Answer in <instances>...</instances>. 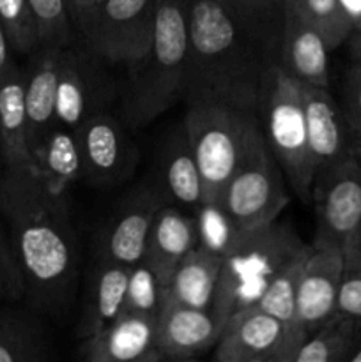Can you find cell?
I'll list each match as a JSON object with an SVG mask.
<instances>
[{"instance_id":"6da1fadb","label":"cell","mask_w":361,"mask_h":362,"mask_svg":"<svg viewBox=\"0 0 361 362\" xmlns=\"http://www.w3.org/2000/svg\"><path fill=\"white\" fill-rule=\"evenodd\" d=\"M0 214L25 283L23 300L35 313L60 320L80 285L81 251L66 197L50 193L32 170H2Z\"/></svg>"},{"instance_id":"7a4b0ae2","label":"cell","mask_w":361,"mask_h":362,"mask_svg":"<svg viewBox=\"0 0 361 362\" xmlns=\"http://www.w3.org/2000/svg\"><path fill=\"white\" fill-rule=\"evenodd\" d=\"M275 55L239 23L225 0H188L186 105L219 103L257 113Z\"/></svg>"},{"instance_id":"3957f363","label":"cell","mask_w":361,"mask_h":362,"mask_svg":"<svg viewBox=\"0 0 361 362\" xmlns=\"http://www.w3.org/2000/svg\"><path fill=\"white\" fill-rule=\"evenodd\" d=\"M188 53V0H158L147 52L130 64L122 88V122L138 131L183 99Z\"/></svg>"},{"instance_id":"277c9868","label":"cell","mask_w":361,"mask_h":362,"mask_svg":"<svg viewBox=\"0 0 361 362\" xmlns=\"http://www.w3.org/2000/svg\"><path fill=\"white\" fill-rule=\"evenodd\" d=\"M292 226L273 221L244 232L223 257L211 313L222 325L255 306L269 283L306 247Z\"/></svg>"},{"instance_id":"5b68a950","label":"cell","mask_w":361,"mask_h":362,"mask_svg":"<svg viewBox=\"0 0 361 362\" xmlns=\"http://www.w3.org/2000/svg\"><path fill=\"white\" fill-rule=\"evenodd\" d=\"M257 115L290 189L303 204L311 202L315 166L308 145L303 83L283 73L276 62L265 74Z\"/></svg>"},{"instance_id":"8992f818","label":"cell","mask_w":361,"mask_h":362,"mask_svg":"<svg viewBox=\"0 0 361 362\" xmlns=\"http://www.w3.org/2000/svg\"><path fill=\"white\" fill-rule=\"evenodd\" d=\"M183 126L200 170L204 200H219L262 129L258 115L219 103H197L188 106Z\"/></svg>"},{"instance_id":"52a82bcc","label":"cell","mask_w":361,"mask_h":362,"mask_svg":"<svg viewBox=\"0 0 361 362\" xmlns=\"http://www.w3.org/2000/svg\"><path fill=\"white\" fill-rule=\"evenodd\" d=\"M287 184L283 170L269 151L260 129L219 202L237 228L250 232L280 218L290 202Z\"/></svg>"},{"instance_id":"ba28073f","label":"cell","mask_w":361,"mask_h":362,"mask_svg":"<svg viewBox=\"0 0 361 362\" xmlns=\"http://www.w3.org/2000/svg\"><path fill=\"white\" fill-rule=\"evenodd\" d=\"M158 0H101L76 20L81 39L108 64L130 66L147 52Z\"/></svg>"},{"instance_id":"9c48e42d","label":"cell","mask_w":361,"mask_h":362,"mask_svg":"<svg viewBox=\"0 0 361 362\" xmlns=\"http://www.w3.org/2000/svg\"><path fill=\"white\" fill-rule=\"evenodd\" d=\"M311 204L317 237L335 243L343 258L361 253V168L353 154L315 173Z\"/></svg>"},{"instance_id":"30bf717a","label":"cell","mask_w":361,"mask_h":362,"mask_svg":"<svg viewBox=\"0 0 361 362\" xmlns=\"http://www.w3.org/2000/svg\"><path fill=\"white\" fill-rule=\"evenodd\" d=\"M106 66L108 62L84 39L62 49L57 88L59 124L74 131L92 115L108 110L117 95V85Z\"/></svg>"},{"instance_id":"8fae6325","label":"cell","mask_w":361,"mask_h":362,"mask_svg":"<svg viewBox=\"0 0 361 362\" xmlns=\"http://www.w3.org/2000/svg\"><path fill=\"white\" fill-rule=\"evenodd\" d=\"M308 332L285 324L258 306L232 315L223 325L212 361L218 362H292Z\"/></svg>"},{"instance_id":"7c38bea8","label":"cell","mask_w":361,"mask_h":362,"mask_svg":"<svg viewBox=\"0 0 361 362\" xmlns=\"http://www.w3.org/2000/svg\"><path fill=\"white\" fill-rule=\"evenodd\" d=\"M81 152L84 179L96 186H117L133 177L140 152L126 124L112 113H96L74 129Z\"/></svg>"},{"instance_id":"4fadbf2b","label":"cell","mask_w":361,"mask_h":362,"mask_svg":"<svg viewBox=\"0 0 361 362\" xmlns=\"http://www.w3.org/2000/svg\"><path fill=\"white\" fill-rule=\"evenodd\" d=\"M165 204L156 184L131 191L99 232L98 257L127 267L144 260L152 221Z\"/></svg>"},{"instance_id":"5bb4252c","label":"cell","mask_w":361,"mask_h":362,"mask_svg":"<svg viewBox=\"0 0 361 362\" xmlns=\"http://www.w3.org/2000/svg\"><path fill=\"white\" fill-rule=\"evenodd\" d=\"M343 255L324 237L315 235L308 247L297 290V322L310 334L336 311Z\"/></svg>"},{"instance_id":"9a60e30c","label":"cell","mask_w":361,"mask_h":362,"mask_svg":"<svg viewBox=\"0 0 361 362\" xmlns=\"http://www.w3.org/2000/svg\"><path fill=\"white\" fill-rule=\"evenodd\" d=\"M223 325L211 311L165 297L156 318V350L161 361H193L214 349Z\"/></svg>"},{"instance_id":"2e32d148","label":"cell","mask_w":361,"mask_h":362,"mask_svg":"<svg viewBox=\"0 0 361 362\" xmlns=\"http://www.w3.org/2000/svg\"><path fill=\"white\" fill-rule=\"evenodd\" d=\"M154 315L122 313L98 334L81 339L78 357L87 362H159Z\"/></svg>"},{"instance_id":"e0dca14e","label":"cell","mask_w":361,"mask_h":362,"mask_svg":"<svg viewBox=\"0 0 361 362\" xmlns=\"http://www.w3.org/2000/svg\"><path fill=\"white\" fill-rule=\"evenodd\" d=\"M329 52L321 32L285 7L276 66L299 83L329 88Z\"/></svg>"},{"instance_id":"ac0fdd59","label":"cell","mask_w":361,"mask_h":362,"mask_svg":"<svg viewBox=\"0 0 361 362\" xmlns=\"http://www.w3.org/2000/svg\"><path fill=\"white\" fill-rule=\"evenodd\" d=\"M66 48V46H64ZM60 46H42L30 53L25 69V110H27L28 145L34 154L46 134L59 126L57 120V88H59ZM34 158V156H32Z\"/></svg>"},{"instance_id":"d6986e66","label":"cell","mask_w":361,"mask_h":362,"mask_svg":"<svg viewBox=\"0 0 361 362\" xmlns=\"http://www.w3.org/2000/svg\"><path fill=\"white\" fill-rule=\"evenodd\" d=\"M308 145L315 173L350 154V134L329 88L303 85Z\"/></svg>"},{"instance_id":"ffe728a7","label":"cell","mask_w":361,"mask_h":362,"mask_svg":"<svg viewBox=\"0 0 361 362\" xmlns=\"http://www.w3.org/2000/svg\"><path fill=\"white\" fill-rule=\"evenodd\" d=\"M154 184L166 204L176 207L195 211L204 202L200 170L183 124L168 134L159 148Z\"/></svg>"},{"instance_id":"44dd1931","label":"cell","mask_w":361,"mask_h":362,"mask_svg":"<svg viewBox=\"0 0 361 362\" xmlns=\"http://www.w3.org/2000/svg\"><path fill=\"white\" fill-rule=\"evenodd\" d=\"M130 271L127 265L96 257L78 322V336L81 339L98 334L124 313Z\"/></svg>"},{"instance_id":"7402d4cb","label":"cell","mask_w":361,"mask_h":362,"mask_svg":"<svg viewBox=\"0 0 361 362\" xmlns=\"http://www.w3.org/2000/svg\"><path fill=\"white\" fill-rule=\"evenodd\" d=\"M0 158L6 170H32L25 110V69L16 62L0 73Z\"/></svg>"},{"instance_id":"603a6c76","label":"cell","mask_w":361,"mask_h":362,"mask_svg":"<svg viewBox=\"0 0 361 362\" xmlns=\"http://www.w3.org/2000/svg\"><path fill=\"white\" fill-rule=\"evenodd\" d=\"M198 244L195 218L176 205L165 204L156 212L147 239L144 260L151 265L165 285L179 262Z\"/></svg>"},{"instance_id":"cb8c5ba5","label":"cell","mask_w":361,"mask_h":362,"mask_svg":"<svg viewBox=\"0 0 361 362\" xmlns=\"http://www.w3.org/2000/svg\"><path fill=\"white\" fill-rule=\"evenodd\" d=\"M34 173L46 189L57 197H66L69 187L84 179L81 152L76 133L69 127H53L34 151Z\"/></svg>"},{"instance_id":"d4e9b609","label":"cell","mask_w":361,"mask_h":362,"mask_svg":"<svg viewBox=\"0 0 361 362\" xmlns=\"http://www.w3.org/2000/svg\"><path fill=\"white\" fill-rule=\"evenodd\" d=\"M41 315L30 306L9 303L0 308V362H46L52 359Z\"/></svg>"},{"instance_id":"484cf974","label":"cell","mask_w":361,"mask_h":362,"mask_svg":"<svg viewBox=\"0 0 361 362\" xmlns=\"http://www.w3.org/2000/svg\"><path fill=\"white\" fill-rule=\"evenodd\" d=\"M222 262V257L198 246L191 250L170 276L166 297L183 306L211 311Z\"/></svg>"},{"instance_id":"4316f807","label":"cell","mask_w":361,"mask_h":362,"mask_svg":"<svg viewBox=\"0 0 361 362\" xmlns=\"http://www.w3.org/2000/svg\"><path fill=\"white\" fill-rule=\"evenodd\" d=\"M360 331L361 320L335 311L306 336L292 362H347Z\"/></svg>"},{"instance_id":"83f0119b","label":"cell","mask_w":361,"mask_h":362,"mask_svg":"<svg viewBox=\"0 0 361 362\" xmlns=\"http://www.w3.org/2000/svg\"><path fill=\"white\" fill-rule=\"evenodd\" d=\"M239 23L275 55L285 21V0H225Z\"/></svg>"},{"instance_id":"f1b7e54d","label":"cell","mask_w":361,"mask_h":362,"mask_svg":"<svg viewBox=\"0 0 361 362\" xmlns=\"http://www.w3.org/2000/svg\"><path fill=\"white\" fill-rule=\"evenodd\" d=\"M308 247H310V244L269 283L264 296L255 304L260 310L271 313L273 317L283 320L285 324L297 325V327H301L299 322H297V290H299V281L301 274H303L304 260H306L308 255Z\"/></svg>"},{"instance_id":"f546056e","label":"cell","mask_w":361,"mask_h":362,"mask_svg":"<svg viewBox=\"0 0 361 362\" xmlns=\"http://www.w3.org/2000/svg\"><path fill=\"white\" fill-rule=\"evenodd\" d=\"M285 7L317 28L331 52L349 41L354 32L338 0H285Z\"/></svg>"},{"instance_id":"4dcf8cb0","label":"cell","mask_w":361,"mask_h":362,"mask_svg":"<svg viewBox=\"0 0 361 362\" xmlns=\"http://www.w3.org/2000/svg\"><path fill=\"white\" fill-rule=\"evenodd\" d=\"M195 226H197L198 247L225 257L230 247L239 240L244 232L237 228L234 219L219 200H204L195 209Z\"/></svg>"},{"instance_id":"1f68e13d","label":"cell","mask_w":361,"mask_h":362,"mask_svg":"<svg viewBox=\"0 0 361 362\" xmlns=\"http://www.w3.org/2000/svg\"><path fill=\"white\" fill-rule=\"evenodd\" d=\"M38 35V48L69 46L74 39L73 13L69 0H27ZM35 48V49H38Z\"/></svg>"},{"instance_id":"d6a6232c","label":"cell","mask_w":361,"mask_h":362,"mask_svg":"<svg viewBox=\"0 0 361 362\" xmlns=\"http://www.w3.org/2000/svg\"><path fill=\"white\" fill-rule=\"evenodd\" d=\"M166 297V285L145 260L134 264L130 271L124 313H144L158 317Z\"/></svg>"},{"instance_id":"836d02e7","label":"cell","mask_w":361,"mask_h":362,"mask_svg":"<svg viewBox=\"0 0 361 362\" xmlns=\"http://www.w3.org/2000/svg\"><path fill=\"white\" fill-rule=\"evenodd\" d=\"M0 20L6 27L14 53L30 55L35 52L38 35L27 0H0Z\"/></svg>"},{"instance_id":"e575fe53","label":"cell","mask_w":361,"mask_h":362,"mask_svg":"<svg viewBox=\"0 0 361 362\" xmlns=\"http://www.w3.org/2000/svg\"><path fill=\"white\" fill-rule=\"evenodd\" d=\"M343 120L350 140L361 138V66L353 62L342 78V103H340Z\"/></svg>"},{"instance_id":"d590c367","label":"cell","mask_w":361,"mask_h":362,"mask_svg":"<svg viewBox=\"0 0 361 362\" xmlns=\"http://www.w3.org/2000/svg\"><path fill=\"white\" fill-rule=\"evenodd\" d=\"M0 288L6 293L7 303H20L25 296V283L11 244L9 233L0 221Z\"/></svg>"},{"instance_id":"8d00e7d4","label":"cell","mask_w":361,"mask_h":362,"mask_svg":"<svg viewBox=\"0 0 361 362\" xmlns=\"http://www.w3.org/2000/svg\"><path fill=\"white\" fill-rule=\"evenodd\" d=\"M336 311L361 320V253L343 258Z\"/></svg>"},{"instance_id":"74e56055","label":"cell","mask_w":361,"mask_h":362,"mask_svg":"<svg viewBox=\"0 0 361 362\" xmlns=\"http://www.w3.org/2000/svg\"><path fill=\"white\" fill-rule=\"evenodd\" d=\"M338 4L349 18L354 32H361V0H338Z\"/></svg>"},{"instance_id":"f35d334b","label":"cell","mask_w":361,"mask_h":362,"mask_svg":"<svg viewBox=\"0 0 361 362\" xmlns=\"http://www.w3.org/2000/svg\"><path fill=\"white\" fill-rule=\"evenodd\" d=\"M13 62V48H11L9 35H7L2 20H0V73H4Z\"/></svg>"},{"instance_id":"ab89813d","label":"cell","mask_w":361,"mask_h":362,"mask_svg":"<svg viewBox=\"0 0 361 362\" xmlns=\"http://www.w3.org/2000/svg\"><path fill=\"white\" fill-rule=\"evenodd\" d=\"M101 0H69L71 6V13H73V20L74 25H76L78 18H81L84 14H87L92 7H96Z\"/></svg>"},{"instance_id":"60d3db41","label":"cell","mask_w":361,"mask_h":362,"mask_svg":"<svg viewBox=\"0 0 361 362\" xmlns=\"http://www.w3.org/2000/svg\"><path fill=\"white\" fill-rule=\"evenodd\" d=\"M350 45V55H353V62L361 66V32H353L349 37Z\"/></svg>"},{"instance_id":"b9f144b4","label":"cell","mask_w":361,"mask_h":362,"mask_svg":"<svg viewBox=\"0 0 361 362\" xmlns=\"http://www.w3.org/2000/svg\"><path fill=\"white\" fill-rule=\"evenodd\" d=\"M347 362H361V331H360V334H357L356 345H354L353 352H350Z\"/></svg>"},{"instance_id":"7bdbcfd3","label":"cell","mask_w":361,"mask_h":362,"mask_svg":"<svg viewBox=\"0 0 361 362\" xmlns=\"http://www.w3.org/2000/svg\"><path fill=\"white\" fill-rule=\"evenodd\" d=\"M350 154L354 156V159H356V163L361 168V138L350 141Z\"/></svg>"},{"instance_id":"ee69618b","label":"cell","mask_w":361,"mask_h":362,"mask_svg":"<svg viewBox=\"0 0 361 362\" xmlns=\"http://www.w3.org/2000/svg\"><path fill=\"white\" fill-rule=\"evenodd\" d=\"M2 300H7V299H6V293H4V290L0 288V308H2Z\"/></svg>"},{"instance_id":"f6af8a7d","label":"cell","mask_w":361,"mask_h":362,"mask_svg":"<svg viewBox=\"0 0 361 362\" xmlns=\"http://www.w3.org/2000/svg\"><path fill=\"white\" fill-rule=\"evenodd\" d=\"M0 170H4V165H2V158H0Z\"/></svg>"}]
</instances>
